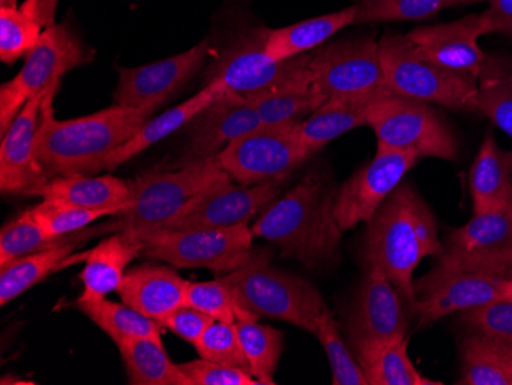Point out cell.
Listing matches in <instances>:
<instances>
[{"instance_id":"cell-13","label":"cell","mask_w":512,"mask_h":385,"mask_svg":"<svg viewBox=\"0 0 512 385\" xmlns=\"http://www.w3.org/2000/svg\"><path fill=\"white\" fill-rule=\"evenodd\" d=\"M436 267L512 278V209L474 214L465 226L454 229Z\"/></svg>"},{"instance_id":"cell-44","label":"cell","mask_w":512,"mask_h":385,"mask_svg":"<svg viewBox=\"0 0 512 385\" xmlns=\"http://www.w3.org/2000/svg\"><path fill=\"white\" fill-rule=\"evenodd\" d=\"M462 313L463 321L476 333L499 346L512 347V298H499Z\"/></svg>"},{"instance_id":"cell-42","label":"cell","mask_w":512,"mask_h":385,"mask_svg":"<svg viewBox=\"0 0 512 385\" xmlns=\"http://www.w3.org/2000/svg\"><path fill=\"white\" fill-rule=\"evenodd\" d=\"M184 304L212 316L220 323L235 324L240 318V309L223 278L201 283L189 281Z\"/></svg>"},{"instance_id":"cell-52","label":"cell","mask_w":512,"mask_h":385,"mask_svg":"<svg viewBox=\"0 0 512 385\" xmlns=\"http://www.w3.org/2000/svg\"><path fill=\"white\" fill-rule=\"evenodd\" d=\"M477 2H490V0H456V5H470Z\"/></svg>"},{"instance_id":"cell-43","label":"cell","mask_w":512,"mask_h":385,"mask_svg":"<svg viewBox=\"0 0 512 385\" xmlns=\"http://www.w3.org/2000/svg\"><path fill=\"white\" fill-rule=\"evenodd\" d=\"M194 347L200 358L207 359V361L217 362L221 366L249 370V361L244 355L235 324L215 321L201 335Z\"/></svg>"},{"instance_id":"cell-1","label":"cell","mask_w":512,"mask_h":385,"mask_svg":"<svg viewBox=\"0 0 512 385\" xmlns=\"http://www.w3.org/2000/svg\"><path fill=\"white\" fill-rule=\"evenodd\" d=\"M59 86L54 85L43 100L36 135L37 160L50 178L105 171L108 155L154 116L155 109L114 105L80 119L57 120L53 102Z\"/></svg>"},{"instance_id":"cell-23","label":"cell","mask_w":512,"mask_h":385,"mask_svg":"<svg viewBox=\"0 0 512 385\" xmlns=\"http://www.w3.org/2000/svg\"><path fill=\"white\" fill-rule=\"evenodd\" d=\"M143 241L132 229L115 232L91 251L83 252L85 260L80 280L83 293L79 300H100L111 292H117L128 266L142 257Z\"/></svg>"},{"instance_id":"cell-10","label":"cell","mask_w":512,"mask_h":385,"mask_svg":"<svg viewBox=\"0 0 512 385\" xmlns=\"http://www.w3.org/2000/svg\"><path fill=\"white\" fill-rule=\"evenodd\" d=\"M367 126L378 145L433 157L447 162L457 158V142L442 117L428 103L388 96L368 106Z\"/></svg>"},{"instance_id":"cell-25","label":"cell","mask_w":512,"mask_h":385,"mask_svg":"<svg viewBox=\"0 0 512 385\" xmlns=\"http://www.w3.org/2000/svg\"><path fill=\"white\" fill-rule=\"evenodd\" d=\"M356 14L358 8L352 5L335 13L322 14L276 30L263 28L264 51L275 62L307 54L322 47L344 28L356 25Z\"/></svg>"},{"instance_id":"cell-35","label":"cell","mask_w":512,"mask_h":385,"mask_svg":"<svg viewBox=\"0 0 512 385\" xmlns=\"http://www.w3.org/2000/svg\"><path fill=\"white\" fill-rule=\"evenodd\" d=\"M235 326L253 378L263 385L275 384L276 369L284 352L283 332L253 320H238Z\"/></svg>"},{"instance_id":"cell-19","label":"cell","mask_w":512,"mask_h":385,"mask_svg":"<svg viewBox=\"0 0 512 385\" xmlns=\"http://www.w3.org/2000/svg\"><path fill=\"white\" fill-rule=\"evenodd\" d=\"M508 278L454 272L434 267L430 274L414 281L419 323L431 324L451 313L465 312L502 298L503 283Z\"/></svg>"},{"instance_id":"cell-39","label":"cell","mask_w":512,"mask_h":385,"mask_svg":"<svg viewBox=\"0 0 512 385\" xmlns=\"http://www.w3.org/2000/svg\"><path fill=\"white\" fill-rule=\"evenodd\" d=\"M454 5L456 0H361L356 25L428 19Z\"/></svg>"},{"instance_id":"cell-53","label":"cell","mask_w":512,"mask_h":385,"mask_svg":"<svg viewBox=\"0 0 512 385\" xmlns=\"http://www.w3.org/2000/svg\"><path fill=\"white\" fill-rule=\"evenodd\" d=\"M509 158V166H511V174H512V151H508Z\"/></svg>"},{"instance_id":"cell-21","label":"cell","mask_w":512,"mask_h":385,"mask_svg":"<svg viewBox=\"0 0 512 385\" xmlns=\"http://www.w3.org/2000/svg\"><path fill=\"white\" fill-rule=\"evenodd\" d=\"M260 128L255 109L243 97L224 91L189 123V143L177 166L215 158L234 140Z\"/></svg>"},{"instance_id":"cell-41","label":"cell","mask_w":512,"mask_h":385,"mask_svg":"<svg viewBox=\"0 0 512 385\" xmlns=\"http://www.w3.org/2000/svg\"><path fill=\"white\" fill-rule=\"evenodd\" d=\"M34 220L50 237L76 234L99 218L109 217V212L77 208L60 201L43 200L31 209Z\"/></svg>"},{"instance_id":"cell-27","label":"cell","mask_w":512,"mask_h":385,"mask_svg":"<svg viewBox=\"0 0 512 385\" xmlns=\"http://www.w3.org/2000/svg\"><path fill=\"white\" fill-rule=\"evenodd\" d=\"M470 192L474 214L512 209V174L508 151L499 148L491 132L483 140L471 166Z\"/></svg>"},{"instance_id":"cell-26","label":"cell","mask_w":512,"mask_h":385,"mask_svg":"<svg viewBox=\"0 0 512 385\" xmlns=\"http://www.w3.org/2000/svg\"><path fill=\"white\" fill-rule=\"evenodd\" d=\"M223 93L224 88L220 83H207L200 93L195 94L191 99L163 112L154 119L151 117L132 139H129L125 145L120 146L108 155L105 163L106 171H114L119 166L125 165L135 155L142 154L143 151L151 148L155 143L165 140L166 137L174 134L183 126H188L203 109H206Z\"/></svg>"},{"instance_id":"cell-34","label":"cell","mask_w":512,"mask_h":385,"mask_svg":"<svg viewBox=\"0 0 512 385\" xmlns=\"http://www.w3.org/2000/svg\"><path fill=\"white\" fill-rule=\"evenodd\" d=\"M462 378L463 385H512V369L505 353L485 336H468L463 339Z\"/></svg>"},{"instance_id":"cell-8","label":"cell","mask_w":512,"mask_h":385,"mask_svg":"<svg viewBox=\"0 0 512 385\" xmlns=\"http://www.w3.org/2000/svg\"><path fill=\"white\" fill-rule=\"evenodd\" d=\"M313 86L327 100L370 103L393 96L379 57V42L370 37L332 42L310 53Z\"/></svg>"},{"instance_id":"cell-29","label":"cell","mask_w":512,"mask_h":385,"mask_svg":"<svg viewBox=\"0 0 512 385\" xmlns=\"http://www.w3.org/2000/svg\"><path fill=\"white\" fill-rule=\"evenodd\" d=\"M129 384L132 385H192L180 366L174 364L163 343L149 338H128L117 344Z\"/></svg>"},{"instance_id":"cell-46","label":"cell","mask_w":512,"mask_h":385,"mask_svg":"<svg viewBox=\"0 0 512 385\" xmlns=\"http://www.w3.org/2000/svg\"><path fill=\"white\" fill-rule=\"evenodd\" d=\"M214 323L215 320L212 316L184 304L169 313L160 324L163 329L171 330L172 333L195 346L201 335Z\"/></svg>"},{"instance_id":"cell-38","label":"cell","mask_w":512,"mask_h":385,"mask_svg":"<svg viewBox=\"0 0 512 385\" xmlns=\"http://www.w3.org/2000/svg\"><path fill=\"white\" fill-rule=\"evenodd\" d=\"M368 385H442L416 369L408 356V339L387 347L375 362L364 369Z\"/></svg>"},{"instance_id":"cell-37","label":"cell","mask_w":512,"mask_h":385,"mask_svg":"<svg viewBox=\"0 0 512 385\" xmlns=\"http://www.w3.org/2000/svg\"><path fill=\"white\" fill-rule=\"evenodd\" d=\"M313 335L319 339L325 355L329 358L333 385H368L361 364L342 341L333 313L329 309L321 316Z\"/></svg>"},{"instance_id":"cell-6","label":"cell","mask_w":512,"mask_h":385,"mask_svg":"<svg viewBox=\"0 0 512 385\" xmlns=\"http://www.w3.org/2000/svg\"><path fill=\"white\" fill-rule=\"evenodd\" d=\"M379 57L393 96L453 111H479L477 79L428 62L416 53L407 36L385 34L379 40Z\"/></svg>"},{"instance_id":"cell-30","label":"cell","mask_w":512,"mask_h":385,"mask_svg":"<svg viewBox=\"0 0 512 385\" xmlns=\"http://www.w3.org/2000/svg\"><path fill=\"white\" fill-rule=\"evenodd\" d=\"M371 105V103H370ZM365 103L327 100L312 116L296 125L299 139L310 154H316L341 135L367 126L368 106Z\"/></svg>"},{"instance_id":"cell-50","label":"cell","mask_w":512,"mask_h":385,"mask_svg":"<svg viewBox=\"0 0 512 385\" xmlns=\"http://www.w3.org/2000/svg\"><path fill=\"white\" fill-rule=\"evenodd\" d=\"M2 384H34V382L22 381V379L4 378Z\"/></svg>"},{"instance_id":"cell-12","label":"cell","mask_w":512,"mask_h":385,"mask_svg":"<svg viewBox=\"0 0 512 385\" xmlns=\"http://www.w3.org/2000/svg\"><path fill=\"white\" fill-rule=\"evenodd\" d=\"M310 157L296 125L263 126L227 145L217 162L240 185L252 186L287 180Z\"/></svg>"},{"instance_id":"cell-20","label":"cell","mask_w":512,"mask_h":385,"mask_svg":"<svg viewBox=\"0 0 512 385\" xmlns=\"http://www.w3.org/2000/svg\"><path fill=\"white\" fill-rule=\"evenodd\" d=\"M51 88L31 97L27 105L23 106L22 111L17 114L8 131L2 135V145H0L2 194L37 197V194L51 180L43 171L36 155L40 111H42L43 100Z\"/></svg>"},{"instance_id":"cell-51","label":"cell","mask_w":512,"mask_h":385,"mask_svg":"<svg viewBox=\"0 0 512 385\" xmlns=\"http://www.w3.org/2000/svg\"><path fill=\"white\" fill-rule=\"evenodd\" d=\"M499 346V344H497ZM502 352L505 353L506 359H508L509 366L512 369V347L499 346Z\"/></svg>"},{"instance_id":"cell-18","label":"cell","mask_w":512,"mask_h":385,"mask_svg":"<svg viewBox=\"0 0 512 385\" xmlns=\"http://www.w3.org/2000/svg\"><path fill=\"white\" fill-rule=\"evenodd\" d=\"M491 34L485 14H471L448 24L416 28L407 34L414 50L428 62L454 73L480 79L485 71V53L479 39Z\"/></svg>"},{"instance_id":"cell-47","label":"cell","mask_w":512,"mask_h":385,"mask_svg":"<svg viewBox=\"0 0 512 385\" xmlns=\"http://www.w3.org/2000/svg\"><path fill=\"white\" fill-rule=\"evenodd\" d=\"M491 33L512 37V0H490V7L483 11Z\"/></svg>"},{"instance_id":"cell-9","label":"cell","mask_w":512,"mask_h":385,"mask_svg":"<svg viewBox=\"0 0 512 385\" xmlns=\"http://www.w3.org/2000/svg\"><path fill=\"white\" fill-rule=\"evenodd\" d=\"M94 59L76 31L66 24L43 31L36 47L25 56L22 70L0 88V132L8 131L17 114L36 94L60 83L68 71Z\"/></svg>"},{"instance_id":"cell-31","label":"cell","mask_w":512,"mask_h":385,"mask_svg":"<svg viewBox=\"0 0 512 385\" xmlns=\"http://www.w3.org/2000/svg\"><path fill=\"white\" fill-rule=\"evenodd\" d=\"M80 243L53 247L36 254L25 255L0 266V304L7 306L22 293L50 277L54 272L65 269L63 264L73 255Z\"/></svg>"},{"instance_id":"cell-36","label":"cell","mask_w":512,"mask_h":385,"mask_svg":"<svg viewBox=\"0 0 512 385\" xmlns=\"http://www.w3.org/2000/svg\"><path fill=\"white\" fill-rule=\"evenodd\" d=\"M479 80V111L512 140V68L488 62Z\"/></svg>"},{"instance_id":"cell-7","label":"cell","mask_w":512,"mask_h":385,"mask_svg":"<svg viewBox=\"0 0 512 385\" xmlns=\"http://www.w3.org/2000/svg\"><path fill=\"white\" fill-rule=\"evenodd\" d=\"M142 238V257L165 261L181 269L206 267L215 274H230L255 257L249 224L218 229H148L135 231Z\"/></svg>"},{"instance_id":"cell-3","label":"cell","mask_w":512,"mask_h":385,"mask_svg":"<svg viewBox=\"0 0 512 385\" xmlns=\"http://www.w3.org/2000/svg\"><path fill=\"white\" fill-rule=\"evenodd\" d=\"M444 251L433 212L402 181L368 223L362 260L365 269H381L414 312V270L425 257L439 258Z\"/></svg>"},{"instance_id":"cell-22","label":"cell","mask_w":512,"mask_h":385,"mask_svg":"<svg viewBox=\"0 0 512 385\" xmlns=\"http://www.w3.org/2000/svg\"><path fill=\"white\" fill-rule=\"evenodd\" d=\"M188 284L174 269L143 264L126 272L117 293L123 303L161 323L169 313L184 306Z\"/></svg>"},{"instance_id":"cell-2","label":"cell","mask_w":512,"mask_h":385,"mask_svg":"<svg viewBox=\"0 0 512 385\" xmlns=\"http://www.w3.org/2000/svg\"><path fill=\"white\" fill-rule=\"evenodd\" d=\"M338 188L312 172L287 194L272 201L250 226L253 238L279 246L281 257L307 269L332 266L341 260L342 231L336 223Z\"/></svg>"},{"instance_id":"cell-5","label":"cell","mask_w":512,"mask_h":385,"mask_svg":"<svg viewBox=\"0 0 512 385\" xmlns=\"http://www.w3.org/2000/svg\"><path fill=\"white\" fill-rule=\"evenodd\" d=\"M217 157L178 166L177 171L146 172L138 175L132 185V206L111 224L112 232L148 231L166 228L189 206L214 186L232 181Z\"/></svg>"},{"instance_id":"cell-32","label":"cell","mask_w":512,"mask_h":385,"mask_svg":"<svg viewBox=\"0 0 512 385\" xmlns=\"http://www.w3.org/2000/svg\"><path fill=\"white\" fill-rule=\"evenodd\" d=\"M77 307L92 323L111 336L115 344L128 338H149L161 343V324L142 315L125 303L100 300H79Z\"/></svg>"},{"instance_id":"cell-14","label":"cell","mask_w":512,"mask_h":385,"mask_svg":"<svg viewBox=\"0 0 512 385\" xmlns=\"http://www.w3.org/2000/svg\"><path fill=\"white\" fill-rule=\"evenodd\" d=\"M310 53L275 62L264 51L263 28L230 45L206 73V83L217 82L224 91L246 97L310 76Z\"/></svg>"},{"instance_id":"cell-17","label":"cell","mask_w":512,"mask_h":385,"mask_svg":"<svg viewBox=\"0 0 512 385\" xmlns=\"http://www.w3.org/2000/svg\"><path fill=\"white\" fill-rule=\"evenodd\" d=\"M284 181L270 180L252 186H235L232 181H224L204 192L200 200L195 201L166 228L192 231L249 224L255 215L281 195Z\"/></svg>"},{"instance_id":"cell-15","label":"cell","mask_w":512,"mask_h":385,"mask_svg":"<svg viewBox=\"0 0 512 385\" xmlns=\"http://www.w3.org/2000/svg\"><path fill=\"white\" fill-rule=\"evenodd\" d=\"M417 160L419 157L410 152L378 145L375 157L339 188L335 218L341 231H350L359 223H370Z\"/></svg>"},{"instance_id":"cell-49","label":"cell","mask_w":512,"mask_h":385,"mask_svg":"<svg viewBox=\"0 0 512 385\" xmlns=\"http://www.w3.org/2000/svg\"><path fill=\"white\" fill-rule=\"evenodd\" d=\"M502 298H512V278H508L503 283Z\"/></svg>"},{"instance_id":"cell-40","label":"cell","mask_w":512,"mask_h":385,"mask_svg":"<svg viewBox=\"0 0 512 385\" xmlns=\"http://www.w3.org/2000/svg\"><path fill=\"white\" fill-rule=\"evenodd\" d=\"M43 28L19 7L0 8V59L14 63L27 56L40 37Z\"/></svg>"},{"instance_id":"cell-11","label":"cell","mask_w":512,"mask_h":385,"mask_svg":"<svg viewBox=\"0 0 512 385\" xmlns=\"http://www.w3.org/2000/svg\"><path fill=\"white\" fill-rule=\"evenodd\" d=\"M402 300L381 269H367L347 320L348 339L362 370L405 338L408 320Z\"/></svg>"},{"instance_id":"cell-4","label":"cell","mask_w":512,"mask_h":385,"mask_svg":"<svg viewBox=\"0 0 512 385\" xmlns=\"http://www.w3.org/2000/svg\"><path fill=\"white\" fill-rule=\"evenodd\" d=\"M269 260V252L261 249L249 263L221 277L240 309L238 320L258 321L269 316L315 333L329 309L321 293L309 281L273 269Z\"/></svg>"},{"instance_id":"cell-33","label":"cell","mask_w":512,"mask_h":385,"mask_svg":"<svg viewBox=\"0 0 512 385\" xmlns=\"http://www.w3.org/2000/svg\"><path fill=\"white\" fill-rule=\"evenodd\" d=\"M94 231L76 232V234L50 237L43 232L37 221L34 220L31 209L20 212L16 218L8 221L0 232V266L8 261L16 260L25 255L65 246L71 243H83L91 237Z\"/></svg>"},{"instance_id":"cell-24","label":"cell","mask_w":512,"mask_h":385,"mask_svg":"<svg viewBox=\"0 0 512 385\" xmlns=\"http://www.w3.org/2000/svg\"><path fill=\"white\" fill-rule=\"evenodd\" d=\"M37 197L122 215L132 206V185L114 175H71L51 178Z\"/></svg>"},{"instance_id":"cell-28","label":"cell","mask_w":512,"mask_h":385,"mask_svg":"<svg viewBox=\"0 0 512 385\" xmlns=\"http://www.w3.org/2000/svg\"><path fill=\"white\" fill-rule=\"evenodd\" d=\"M243 99L255 109L263 126L298 125L327 102L310 76Z\"/></svg>"},{"instance_id":"cell-48","label":"cell","mask_w":512,"mask_h":385,"mask_svg":"<svg viewBox=\"0 0 512 385\" xmlns=\"http://www.w3.org/2000/svg\"><path fill=\"white\" fill-rule=\"evenodd\" d=\"M57 7H59V0H25L22 5H19L20 10L36 20L43 31L56 25Z\"/></svg>"},{"instance_id":"cell-16","label":"cell","mask_w":512,"mask_h":385,"mask_svg":"<svg viewBox=\"0 0 512 385\" xmlns=\"http://www.w3.org/2000/svg\"><path fill=\"white\" fill-rule=\"evenodd\" d=\"M211 51V39H204L191 50L177 56L138 68H119L115 105L157 111L166 100L171 99L200 73Z\"/></svg>"},{"instance_id":"cell-45","label":"cell","mask_w":512,"mask_h":385,"mask_svg":"<svg viewBox=\"0 0 512 385\" xmlns=\"http://www.w3.org/2000/svg\"><path fill=\"white\" fill-rule=\"evenodd\" d=\"M184 375L191 379L192 385H258L249 370L240 367H227L207 359L178 364Z\"/></svg>"}]
</instances>
